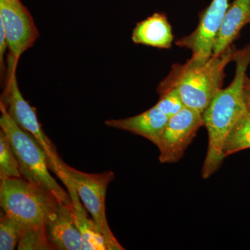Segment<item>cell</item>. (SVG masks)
I'll return each mask as SVG.
<instances>
[{
	"label": "cell",
	"instance_id": "cell-9",
	"mask_svg": "<svg viewBox=\"0 0 250 250\" xmlns=\"http://www.w3.org/2000/svg\"><path fill=\"white\" fill-rule=\"evenodd\" d=\"M229 6V0H213L202 13L195 30L176 41L179 47L191 51L192 60L206 61L213 55L215 41Z\"/></svg>",
	"mask_w": 250,
	"mask_h": 250
},
{
	"label": "cell",
	"instance_id": "cell-7",
	"mask_svg": "<svg viewBox=\"0 0 250 250\" xmlns=\"http://www.w3.org/2000/svg\"><path fill=\"white\" fill-rule=\"evenodd\" d=\"M0 25L4 28L9 52L8 75L16 71L20 57L34 45L39 32L21 0H0Z\"/></svg>",
	"mask_w": 250,
	"mask_h": 250
},
{
	"label": "cell",
	"instance_id": "cell-20",
	"mask_svg": "<svg viewBox=\"0 0 250 250\" xmlns=\"http://www.w3.org/2000/svg\"><path fill=\"white\" fill-rule=\"evenodd\" d=\"M8 48L7 41H6V34L4 28L0 25V70H1V76L2 77L5 74L4 55L6 49Z\"/></svg>",
	"mask_w": 250,
	"mask_h": 250
},
{
	"label": "cell",
	"instance_id": "cell-14",
	"mask_svg": "<svg viewBox=\"0 0 250 250\" xmlns=\"http://www.w3.org/2000/svg\"><path fill=\"white\" fill-rule=\"evenodd\" d=\"M62 182L71 197L72 212L83 238L82 250H108L105 238L93 219H90L87 214L75 188L67 179H62Z\"/></svg>",
	"mask_w": 250,
	"mask_h": 250
},
{
	"label": "cell",
	"instance_id": "cell-15",
	"mask_svg": "<svg viewBox=\"0 0 250 250\" xmlns=\"http://www.w3.org/2000/svg\"><path fill=\"white\" fill-rule=\"evenodd\" d=\"M250 148V109L237 122L224 146L225 159L231 154Z\"/></svg>",
	"mask_w": 250,
	"mask_h": 250
},
{
	"label": "cell",
	"instance_id": "cell-12",
	"mask_svg": "<svg viewBox=\"0 0 250 250\" xmlns=\"http://www.w3.org/2000/svg\"><path fill=\"white\" fill-rule=\"evenodd\" d=\"M131 39L136 44L170 49L173 41V34L166 14L155 13L136 24Z\"/></svg>",
	"mask_w": 250,
	"mask_h": 250
},
{
	"label": "cell",
	"instance_id": "cell-1",
	"mask_svg": "<svg viewBox=\"0 0 250 250\" xmlns=\"http://www.w3.org/2000/svg\"><path fill=\"white\" fill-rule=\"evenodd\" d=\"M236 73L232 82L220 89L202 113L208 132V149L202 167L204 179L209 178L220 168L223 160L224 146L233 126L248 111L244 85L250 63V45L237 50Z\"/></svg>",
	"mask_w": 250,
	"mask_h": 250
},
{
	"label": "cell",
	"instance_id": "cell-2",
	"mask_svg": "<svg viewBox=\"0 0 250 250\" xmlns=\"http://www.w3.org/2000/svg\"><path fill=\"white\" fill-rule=\"evenodd\" d=\"M236 49L229 46L219 55L206 61L191 59L184 64H175L168 76L159 84L158 92L175 88L187 107L203 113L215 95L222 89L225 69L234 61Z\"/></svg>",
	"mask_w": 250,
	"mask_h": 250
},
{
	"label": "cell",
	"instance_id": "cell-8",
	"mask_svg": "<svg viewBox=\"0 0 250 250\" xmlns=\"http://www.w3.org/2000/svg\"><path fill=\"white\" fill-rule=\"evenodd\" d=\"M202 126H205L202 113L187 106L169 118L156 145L161 164L178 162Z\"/></svg>",
	"mask_w": 250,
	"mask_h": 250
},
{
	"label": "cell",
	"instance_id": "cell-18",
	"mask_svg": "<svg viewBox=\"0 0 250 250\" xmlns=\"http://www.w3.org/2000/svg\"><path fill=\"white\" fill-rule=\"evenodd\" d=\"M20 250H52L46 235L45 225H25L18 245Z\"/></svg>",
	"mask_w": 250,
	"mask_h": 250
},
{
	"label": "cell",
	"instance_id": "cell-13",
	"mask_svg": "<svg viewBox=\"0 0 250 250\" xmlns=\"http://www.w3.org/2000/svg\"><path fill=\"white\" fill-rule=\"evenodd\" d=\"M248 24H250V0H234L224 18L213 55H219L231 46L241 29Z\"/></svg>",
	"mask_w": 250,
	"mask_h": 250
},
{
	"label": "cell",
	"instance_id": "cell-17",
	"mask_svg": "<svg viewBox=\"0 0 250 250\" xmlns=\"http://www.w3.org/2000/svg\"><path fill=\"white\" fill-rule=\"evenodd\" d=\"M19 166L7 136L0 130V179L21 177Z\"/></svg>",
	"mask_w": 250,
	"mask_h": 250
},
{
	"label": "cell",
	"instance_id": "cell-10",
	"mask_svg": "<svg viewBox=\"0 0 250 250\" xmlns=\"http://www.w3.org/2000/svg\"><path fill=\"white\" fill-rule=\"evenodd\" d=\"M46 235L52 250H82L83 238L75 221L71 205L59 204L45 224Z\"/></svg>",
	"mask_w": 250,
	"mask_h": 250
},
{
	"label": "cell",
	"instance_id": "cell-4",
	"mask_svg": "<svg viewBox=\"0 0 250 250\" xmlns=\"http://www.w3.org/2000/svg\"><path fill=\"white\" fill-rule=\"evenodd\" d=\"M59 204L48 189L22 177L2 179L0 182L1 208L24 225H45Z\"/></svg>",
	"mask_w": 250,
	"mask_h": 250
},
{
	"label": "cell",
	"instance_id": "cell-3",
	"mask_svg": "<svg viewBox=\"0 0 250 250\" xmlns=\"http://www.w3.org/2000/svg\"><path fill=\"white\" fill-rule=\"evenodd\" d=\"M0 127L7 136L16 156L23 178L50 190L62 205H71L72 199L49 173L47 154L34 136L21 129L0 103Z\"/></svg>",
	"mask_w": 250,
	"mask_h": 250
},
{
	"label": "cell",
	"instance_id": "cell-19",
	"mask_svg": "<svg viewBox=\"0 0 250 250\" xmlns=\"http://www.w3.org/2000/svg\"><path fill=\"white\" fill-rule=\"evenodd\" d=\"M160 99L155 106L169 118L178 113L185 106L180 94L175 88L159 92Z\"/></svg>",
	"mask_w": 250,
	"mask_h": 250
},
{
	"label": "cell",
	"instance_id": "cell-21",
	"mask_svg": "<svg viewBox=\"0 0 250 250\" xmlns=\"http://www.w3.org/2000/svg\"><path fill=\"white\" fill-rule=\"evenodd\" d=\"M245 98L248 109H250V79L246 77L244 85Z\"/></svg>",
	"mask_w": 250,
	"mask_h": 250
},
{
	"label": "cell",
	"instance_id": "cell-5",
	"mask_svg": "<svg viewBox=\"0 0 250 250\" xmlns=\"http://www.w3.org/2000/svg\"><path fill=\"white\" fill-rule=\"evenodd\" d=\"M62 173L77 190L85 209L89 212L93 221L105 238L108 250H123V247L117 241L108 226L106 216V190L108 184L114 179L112 171L103 173L90 174L82 172L62 163Z\"/></svg>",
	"mask_w": 250,
	"mask_h": 250
},
{
	"label": "cell",
	"instance_id": "cell-16",
	"mask_svg": "<svg viewBox=\"0 0 250 250\" xmlns=\"http://www.w3.org/2000/svg\"><path fill=\"white\" fill-rule=\"evenodd\" d=\"M24 225L14 215L4 213L0 219V250L16 249L22 236Z\"/></svg>",
	"mask_w": 250,
	"mask_h": 250
},
{
	"label": "cell",
	"instance_id": "cell-11",
	"mask_svg": "<svg viewBox=\"0 0 250 250\" xmlns=\"http://www.w3.org/2000/svg\"><path fill=\"white\" fill-rule=\"evenodd\" d=\"M168 121V117L154 106L137 116L125 119L108 120L105 122V125L139 135L156 146Z\"/></svg>",
	"mask_w": 250,
	"mask_h": 250
},
{
	"label": "cell",
	"instance_id": "cell-6",
	"mask_svg": "<svg viewBox=\"0 0 250 250\" xmlns=\"http://www.w3.org/2000/svg\"><path fill=\"white\" fill-rule=\"evenodd\" d=\"M0 103L4 104L15 123L35 138L47 154L49 170L60 178L62 176L63 161L59 157L54 143L44 132L42 125L38 119L36 108L23 98L18 86L16 72L6 76V84Z\"/></svg>",
	"mask_w": 250,
	"mask_h": 250
}]
</instances>
